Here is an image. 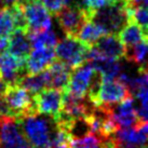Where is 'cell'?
Segmentation results:
<instances>
[{
	"mask_svg": "<svg viewBox=\"0 0 148 148\" xmlns=\"http://www.w3.org/2000/svg\"><path fill=\"white\" fill-rule=\"evenodd\" d=\"M86 97L94 106L110 108L125 99H133V93L119 78H105L99 73Z\"/></svg>",
	"mask_w": 148,
	"mask_h": 148,
	"instance_id": "obj_1",
	"label": "cell"
},
{
	"mask_svg": "<svg viewBox=\"0 0 148 148\" xmlns=\"http://www.w3.org/2000/svg\"><path fill=\"white\" fill-rule=\"evenodd\" d=\"M20 120L25 135L34 148H52L58 129L55 120L40 114L27 116Z\"/></svg>",
	"mask_w": 148,
	"mask_h": 148,
	"instance_id": "obj_2",
	"label": "cell"
},
{
	"mask_svg": "<svg viewBox=\"0 0 148 148\" xmlns=\"http://www.w3.org/2000/svg\"><path fill=\"white\" fill-rule=\"evenodd\" d=\"M2 97L8 107L9 116L11 117L22 119L27 116L38 114L34 94H32L18 83L8 84Z\"/></svg>",
	"mask_w": 148,
	"mask_h": 148,
	"instance_id": "obj_3",
	"label": "cell"
},
{
	"mask_svg": "<svg viewBox=\"0 0 148 148\" xmlns=\"http://www.w3.org/2000/svg\"><path fill=\"white\" fill-rule=\"evenodd\" d=\"M90 49L91 45L81 41L79 38L65 36L55 47V55L58 61L70 69H75L86 63Z\"/></svg>",
	"mask_w": 148,
	"mask_h": 148,
	"instance_id": "obj_4",
	"label": "cell"
},
{
	"mask_svg": "<svg viewBox=\"0 0 148 148\" xmlns=\"http://www.w3.org/2000/svg\"><path fill=\"white\" fill-rule=\"evenodd\" d=\"M91 21L102 26L107 34H119L129 22L127 3L119 2L99 9L93 12Z\"/></svg>",
	"mask_w": 148,
	"mask_h": 148,
	"instance_id": "obj_5",
	"label": "cell"
},
{
	"mask_svg": "<svg viewBox=\"0 0 148 148\" xmlns=\"http://www.w3.org/2000/svg\"><path fill=\"white\" fill-rule=\"evenodd\" d=\"M99 73L89 62L71 70L69 82L64 92L76 99H86L92 84Z\"/></svg>",
	"mask_w": 148,
	"mask_h": 148,
	"instance_id": "obj_6",
	"label": "cell"
},
{
	"mask_svg": "<svg viewBox=\"0 0 148 148\" xmlns=\"http://www.w3.org/2000/svg\"><path fill=\"white\" fill-rule=\"evenodd\" d=\"M55 16L65 36L77 37L83 24L91 21L92 13L86 10L82 4H70L65 5Z\"/></svg>",
	"mask_w": 148,
	"mask_h": 148,
	"instance_id": "obj_7",
	"label": "cell"
},
{
	"mask_svg": "<svg viewBox=\"0 0 148 148\" xmlns=\"http://www.w3.org/2000/svg\"><path fill=\"white\" fill-rule=\"evenodd\" d=\"M0 148H34L25 135L20 119L11 116L0 119Z\"/></svg>",
	"mask_w": 148,
	"mask_h": 148,
	"instance_id": "obj_8",
	"label": "cell"
},
{
	"mask_svg": "<svg viewBox=\"0 0 148 148\" xmlns=\"http://www.w3.org/2000/svg\"><path fill=\"white\" fill-rule=\"evenodd\" d=\"M38 114L56 120L61 116L64 105L63 91L54 88H45L34 94Z\"/></svg>",
	"mask_w": 148,
	"mask_h": 148,
	"instance_id": "obj_9",
	"label": "cell"
},
{
	"mask_svg": "<svg viewBox=\"0 0 148 148\" xmlns=\"http://www.w3.org/2000/svg\"><path fill=\"white\" fill-rule=\"evenodd\" d=\"M21 4L28 25V33L50 29L51 13L39 0H25Z\"/></svg>",
	"mask_w": 148,
	"mask_h": 148,
	"instance_id": "obj_10",
	"label": "cell"
},
{
	"mask_svg": "<svg viewBox=\"0 0 148 148\" xmlns=\"http://www.w3.org/2000/svg\"><path fill=\"white\" fill-rule=\"evenodd\" d=\"M109 116L115 122L118 130L138 127L143 121L140 119L137 110L134 107L133 99H125L109 108Z\"/></svg>",
	"mask_w": 148,
	"mask_h": 148,
	"instance_id": "obj_11",
	"label": "cell"
},
{
	"mask_svg": "<svg viewBox=\"0 0 148 148\" xmlns=\"http://www.w3.org/2000/svg\"><path fill=\"white\" fill-rule=\"evenodd\" d=\"M25 63V61L15 58L9 52L0 54V75L7 86L18 83L26 76Z\"/></svg>",
	"mask_w": 148,
	"mask_h": 148,
	"instance_id": "obj_12",
	"label": "cell"
},
{
	"mask_svg": "<svg viewBox=\"0 0 148 148\" xmlns=\"http://www.w3.org/2000/svg\"><path fill=\"white\" fill-rule=\"evenodd\" d=\"M104 58L120 61L125 58V47L118 34H106L92 45Z\"/></svg>",
	"mask_w": 148,
	"mask_h": 148,
	"instance_id": "obj_13",
	"label": "cell"
},
{
	"mask_svg": "<svg viewBox=\"0 0 148 148\" xmlns=\"http://www.w3.org/2000/svg\"><path fill=\"white\" fill-rule=\"evenodd\" d=\"M54 48H38L34 49L26 60V75H36L45 70L55 61Z\"/></svg>",
	"mask_w": 148,
	"mask_h": 148,
	"instance_id": "obj_14",
	"label": "cell"
},
{
	"mask_svg": "<svg viewBox=\"0 0 148 148\" xmlns=\"http://www.w3.org/2000/svg\"><path fill=\"white\" fill-rule=\"evenodd\" d=\"M32 43L29 40L28 32L15 29L9 37V45L7 52L14 55L15 58L25 61L28 58L32 52Z\"/></svg>",
	"mask_w": 148,
	"mask_h": 148,
	"instance_id": "obj_15",
	"label": "cell"
},
{
	"mask_svg": "<svg viewBox=\"0 0 148 148\" xmlns=\"http://www.w3.org/2000/svg\"><path fill=\"white\" fill-rule=\"evenodd\" d=\"M47 69L50 76V88H54L64 92L67 89L73 69H70L68 66L58 61V58H55V61Z\"/></svg>",
	"mask_w": 148,
	"mask_h": 148,
	"instance_id": "obj_16",
	"label": "cell"
},
{
	"mask_svg": "<svg viewBox=\"0 0 148 148\" xmlns=\"http://www.w3.org/2000/svg\"><path fill=\"white\" fill-rule=\"evenodd\" d=\"M23 88L29 91L32 94H36L37 92L43 90L45 88H50V76L48 69L36 75H26L18 82Z\"/></svg>",
	"mask_w": 148,
	"mask_h": 148,
	"instance_id": "obj_17",
	"label": "cell"
},
{
	"mask_svg": "<svg viewBox=\"0 0 148 148\" xmlns=\"http://www.w3.org/2000/svg\"><path fill=\"white\" fill-rule=\"evenodd\" d=\"M118 36H119L121 42L124 45L125 49L132 48V47H134L140 42L146 41L142 29L134 22L131 21L127 22V25L120 30Z\"/></svg>",
	"mask_w": 148,
	"mask_h": 148,
	"instance_id": "obj_18",
	"label": "cell"
},
{
	"mask_svg": "<svg viewBox=\"0 0 148 148\" xmlns=\"http://www.w3.org/2000/svg\"><path fill=\"white\" fill-rule=\"evenodd\" d=\"M107 33L102 26H99V24H96L93 21H88L81 27L80 32L77 35V38L92 47L99 38L103 37Z\"/></svg>",
	"mask_w": 148,
	"mask_h": 148,
	"instance_id": "obj_19",
	"label": "cell"
},
{
	"mask_svg": "<svg viewBox=\"0 0 148 148\" xmlns=\"http://www.w3.org/2000/svg\"><path fill=\"white\" fill-rule=\"evenodd\" d=\"M28 36L33 49L55 48L58 45L56 35L51 29H47V30H42V32H36V33H28Z\"/></svg>",
	"mask_w": 148,
	"mask_h": 148,
	"instance_id": "obj_20",
	"label": "cell"
},
{
	"mask_svg": "<svg viewBox=\"0 0 148 148\" xmlns=\"http://www.w3.org/2000/svg\"><path fill=\"white\" fill-rule=\"evenodd\" d=\"M129 21L134 22L143 32L145 40H148V9L140 7H127Z\"/></svg>",
	"mask_w": 148,
	"mask_h": 148,
	"instance_id": "obj_21",
	"label": "cell"
},
{
	"mask_svg": "<svg viewBox=\"0 0 148 148\" xmlns=\"http://www.w3.org/2000/svg\"><path fill=\"white\" fill-rule=\"evenodd\" d=\"M15 30L14 20L10 7H0V36L10 37V35Z\"/></svg>",
	"mask_w": 148,
	"mask_h": 148,
	"instance_id": "obj_22",
	"label": "cell"
},
{
	"mask_svg": "<svg viewBox=\"0 0 148 148\" xmlns=\"http://www.w3.org/2000/svg\"><path fill=\"white\" fill-rule=\"evenodd\" d=\"M125 58L127 61H131V62L137 63L140 64L145 60L146 55L148 52V45L146 41L140 42L136 45L132 47V48H127L125 49Z\"/></svg>",
	"mask_w": 148,
	"mask_h": 148,
	"instance_id": "obj_23",
	"label": "cell"
},
{
	"mask_svg": "<svg viewBox=\"0 0 148 148\" xmlns=\"http://www.w3.org/2000/svg\"><path fill=\"white\" fill-rule=\"evenodd\" d=\"M71 148H102V140L93 133L78 140H73Z\"/></svg>",
	"mask_w": 148,
	"mask_h": 148,
	"instance_id": "obj_24",
	"label": "cell"
},
{
	"mask_svg": "<svg viewBox=\"0 0 148 148\" xmlns=\"http://www.w3.org/2000/svg\"><path fill=\"white\" fill-rule=\"evenodd\" d=\"M51 14L56 15L65 5V0H39Z\"/></svg>",
	"mask_w": 148,
	"mask_h": 148,
	"instance_id": "obj_25",
	"label": "cell"
},
{
	"mask_svg": "<svg viewBox=\"0 0 148 148\" xmlns=\"http://www.w3.org/2000/svg\"><path fill=\"white\" fill-rule=\"evenodd\" d=\"M137 114L143 122H148V103H142V106L137 110Z\"/></svg>",
	"mask_w": 148,
	"mask_h": 148,
	"instance_id": "obj_26",
	"label": "cell"
},
{
	"mask_svg": "<svg viewBox=\"0 0 148 148\" xmlns=\"http://www.w3.org/2000/svg\"><path fill=\"white\" fill-rule=\"evenodd\" d=\"M127 7H140L148 9V0H131Z\"/></svg>",
	"mask_w": 148,
	"mask_h": 148,
	"instance_id": "obj_27",
	"label": "cell"
},
{
	"mask_svg": "<svg viewBox=\"0 0 148 148\" xmlns=\"http://www.w3.org/2000/svg\"><path fill=\"white\" fill-rule=\"evenodd\" d=\"M9 45V37H2L0 36V54L3 53L4 50L8 49Z\"/></svg>",
	"mask_w": 148,
	"mask_h": 148,
	"instance_id": "obj_28",
	"label": "cell"
},
{
	"mask_svg": "<svg viewBox=\"0 0 148 148\" xmlns=\"http://www.w3.org/2000/svg\"><path fill=\"white\" fill-rule=\"evenodd\" d=\"M25 0H0V2L3 4V5H7V7H10V5H13V4L16 3H23Z\"/></svg>",
	"mask_w": 148,
	"mask_h": 148,
	"instance_id": "obj_29",
	"label": "cell"
},
{
	"mask_svg": "<svg viewBox=\"0 0 148 148\" xmlns=\"http://www.w3.org/2000/svg\"><path fill=\"white\" fill-rule=\"evenodd\" d=\"M5 88H7V83L3 81V79L1 77V75H0V97L3 95V92L5 90Z\"/></svg>",
	"mask_w": 148,
	"mask_h": 148,
	"instance_id": "obj_30",
	"label": "cell"
},
{
	"mask_svg": "<svg viewBox=\"0 0 148 148\" xmlns=\"http://www.w3.org/2000/svg\"><path fill=\"white\" fill-rule=\"evenodd\" d=\"M52 148H71V143H60L53 145Z\"/></svg>",
	"mask_w": 148,
	"mask_h": 148,
	"instance_id": "obj_31",
	"label": "cell"
},
{
	"mask_svg": "<svg viewBox=\"0 0 148 148\" xmlns=\"http://www.w3.org/2000/svg\"><path fill=\"white\" fill-rule=\"evenodd\" d=\"M70 4H82V3L78 2L77 0H65V5H70Z\"/></svg>",
	"mask_w": 148,
	"mask_h": 148,
	"instance_id": "obj_32",
	"label": "cell"
},
{
	"mask_svg": "<svg viewBox=\"0 0 148 148\" xmlns=\"http://www.w3.org/2000/svg\"><path fill=\"white\" fill-rule=\"evenodd\" d=\"M146 42H147V45H148V40H147V41H146Z\"/></svg>",
	"mask_w": 148,
	"mask_h": 148,
	"instance_id": "obj_33",
	"label": "cell"
},
{
	"mask_svg": "<svg viewBox=\"0 0 148 148\" xmlns=\"http://www.w3.org/2000/svg\"><path fill=\"white\" fill-rule=\"evenodd\" d=\"M0 3H1V2H0Z\"/></svg>",
	"mask_w": 148,
	"mask_h": 148,
	"instance_id": "obj_34",
	"label": "cell"
}]
</instances>
